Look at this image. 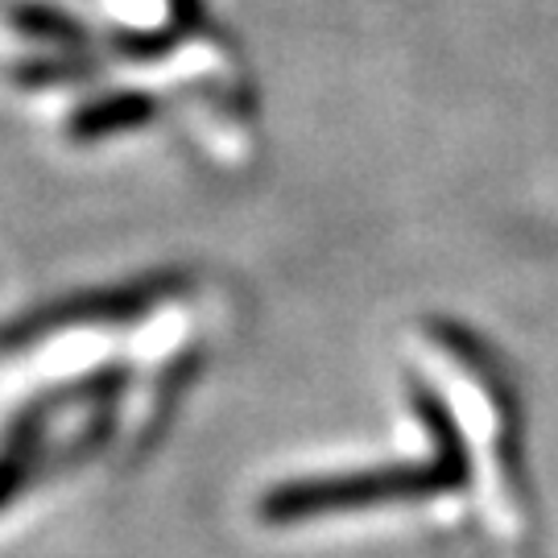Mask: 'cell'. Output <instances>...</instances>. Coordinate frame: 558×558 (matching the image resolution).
I'll return each instance as SVG.
<instances>
[{
	"instance_id": "6da1fadb",
	"label": "cell",
	"mask_w": 558,
	"mask_h": 558,
	"mask_svg": "<svg viewBox=\"0 0 558 558\" xmlns=\"http://www.w3.org/2000/svg\"><path fill=\"white\" fill-rule=\"evenodd\" d=\"M149 117H154V104L145 96H117V100L87 108L75 120V137H100V133H112V129H124V124H137Z\"/></svg>"
}]
</instances>
